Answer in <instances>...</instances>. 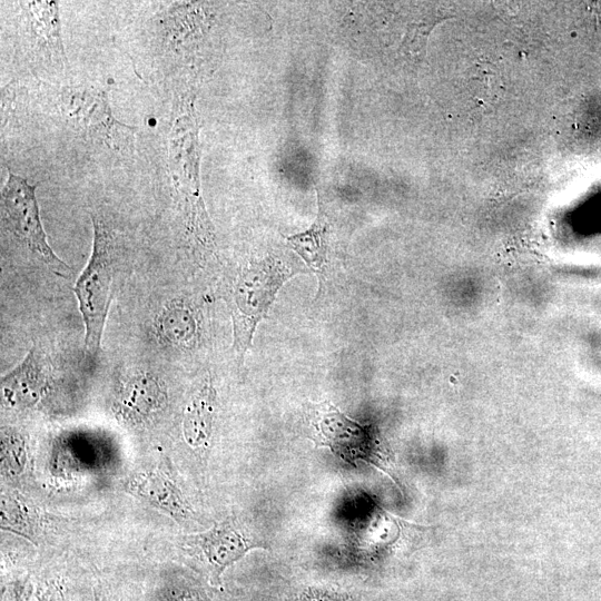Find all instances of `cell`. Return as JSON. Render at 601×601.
<instances>
[{"label": "cell", "mask_w": 601, "mask_h": 601, "mask_svg": "<svg viewBox=\"0 0 601 601\" xmlns=\"http://www.w3.org/2000/svg\"><path fill=\"white\" fill-rule=\"evenodd\" d=\"M122 489L176 522L181 523L193 518L194 512L184 494L175 482L161 471L135 472L124 481Z\"/></svg>", "instance_id": "8fae6325"}, {"label": "cell", "mask_w": 601, "mask_h": 601, "mask_svg": "<svg viewBox=\"0 0 601 601\" xmlns=\"http://www.w3.org/2000/svg\"><path fill=\"white\" fill-rule=\"evenodd\" d=\"M154 594L155 601H214L200 583L180 574L164 578Z\"/></svg>", "instance_id": "2e32d148"}, {"label": "cell", "mask_w": 601, "mask_h": 601, "mask_svg": "<svg viewBox=\"0 0 601 601\" xmlns=\"http://www.w3.org/2000/svg\"><path fill=\"white\" fill-rule=\"evenodd\" d=\"M309 425V439L317 447H327L349 463L365 459L372 441L370 428L344 415L328 401L312 408Z\"/></svg>", "instance_id": "8992f818"}, {"label": "cell", "mask_w": 601, "mask_h": 601, "mask_svg": "<svg viewBox=\"0 0 601 601\" xmlns=\"http://www.w3.org/2000/svg\"><path fill=\"white\" fill-rule=\"evenodd\" d=\"M300 601H347L344 597L331 591L308 589L303 593Z\"/></svg>", "instance_id": "ffe728a7"}, {"label": "cell", "mask_w": 601, "mask_h": 601, "mask_svg": "<svg viewBox=\"0 0 601 601\" xmlns=\"http://www.w3.org/2000/svg\"><path fill=\"white\" fill-rule=\"evenodd\" d=\"M199 322L195 309L183 300L171 302L158 315L159 337L171 346L190 347L198 337Z\"/></svg>", "instance_id": "5bb4252c"}, {"label": "cell", "mask_w": 601, "mask_h": 601, "mask_svg": "<svg viewBox=\"0 0 601 601\" xmlns=\"http://www.w3.org/2000/svg\"><path fill=\"white\" fill-rule=\"evenodd\" d=\"M92 249L79 275L73 292L85 324V349L89 361H96L112 298L116 235L101 215L91 214Z\"/></svg>", "instance_id": "6da1fadb"}, {"label": "cell", "mask_w": 601, "mask_h": 601, "mask_svg": "<svg viewBox=\"0 0 601 601\" xmlns=\"http://www.w3.org/2000/svg\"><path fill=\"white\" fill-rule=\"evenodd\" d=\"M50 377L43 354L32 346L23 359L1 377L6 406L26 410L38 405L49 391Z\"/></svg>", "instance_id": "9c48e42d"}, {"label": "cell", "mask_w": 601, "mask_h": 601, "mask_svg": "<svg viewBox=\"0 0 601 601\" xmlns=\"http://www.w3.org/2000/svg\"><path fill=\"white\" fill-rule=\"evenodd\" d=\"M168 134V167L187 231L199 243L210 244L208 220L198 178V124L193 104H184Z\"/></svg>", "instance_id": "7a4b0ae2"}, {"label": "cell", "mask_w": 601, "mask_h": 601, "mask_svg": "<svg viewBox=\"0 0 601 601\" xmlns=\"http://www.w3.org/2000/svg\"><path fill=\"white\" fill-rule=\"evenodd\" d=\"M95 595L96 601H126L120 597L119 593L108 589H102V587L96 590Z\"/></svg>", "instance_id": "44dd1931"}, {"label": "cell", "mask_w": 601, "mask_h": 601, "mask_svg": "<svg viewBox=\"0 0 601 601\" xmlns=\"http://www.w3.org/2000/svg\"><path fill=\"white\" fill-rule=\"evenodd\" d=\"M292 268L272 256L244 265L231 284L228 306L233 321V346L244 358L258 323L266 317L277 292L293 276Z\"/></svg>", "instance_id": "3957f363"}, {"label": "cell", "mask_w": 601, "mask_h": 601, "mask_svg": "<svg viewBox=\"0 0 601 601\" xmlns=\"http://www.w3.org/2000/svg\"><path fill=\"white\" fill-rule=\"evenodd\" d=\"M0 460L2 474L7 476L20 475L27 465L28 452L23 435L10 427L1 430Z\"/></svg>", "instance_id": "e0dca14e"}, {"label": "cell", "mask_w": 601, "mask_h": 601, "mask_svg": "<svg viewBox=\"0 0 601 601\" xmlns=\"http://www.w3.org/2000/svg\"><path fill=\"white\" fill-rule=\"evenodd\" d=\"M36 601H70L66 582L58 575L45 577L35 588Z\"/></svg>", "instance_id": "ac0fdd59"}, {"label": "cell", "mask_w": 601, "mask_h": 601, "mask_svg": "<svg viewBox=\"0 0 601 601\" xmlns=\"http://www.w3.org/2000/svg\"><path fill=\"white\" fill-rule=\"evenodd\" d=\"M167 400L165 384L158 376L147 371H135L118 381L112 410L122 422L141 426L160 415Z\"/></svg>", "instance_id": "52a82bcc"}, {"label": "cell", "mask_w": 601, "mask_h": 601, "mask_svg": "<svg viewBox=\"0 0 601 601\" xmlns=\"http://www.w3.org/2000/svg\"><path fill=\"white\" fill-rule=\"evenodd\" d=\"M36 185L9 170L1 191V210L6 228L52 273L69 277L71 267L52 250L47 242Z\"/></svg>", "instance_id": "5b68a950"}, {"label": "cell", "mask_w": 601, "mask_h": 601, "mask_svg": "<svg viewBox=\"0 0 601 601\" xmlns=\"http://www.w3.org/2000/svg\"><path fill=\"white\" fill-rule=\"evenodd\" d=\"M316 196L318 210L315 221L307 230L286 236L285 238L290 248L295 250L306 265L318 276L319 290H322V286L326 278V266L328 263L329 223L318 193H316Z\"/></svg>", "instance_id": "4fadbf2b"}, {"label": "cell", "mask_w": 601, "mask_h": 601, "mask_svg": "<svg viewBox=\"0 0 601 601\" xmlns=\"http://www.w3.org/2000/svg\"><path fill=\"white\" fill-rule=\"evenodd\" d=\"M207 563L210 580L220 583L223 572L240 560L249 550L265 548V544L247 533L233 518L216 523L205 532L190 536Z\"/></svg>", "instance_id": "ba28073f"}, {"label": "cell", "mask_w": 601, "mask_h": 601, "mask_svg": "<svg viewBox=\"0 0 601 601\" xmlns=\"http://www.w3.org/2000/svg\"><path fill=\"white\" fill-rule=\"evenodd\" d=\"M1 529L36 543L40 532V518L22 496L13 492H2Z\"/></svg>", "instance_id": "9a60e30c"}, {"label": "cell", "mask_w": 601, "mask_h": 601, "mask_svg": "<svg viewBox=\"0 0 601 601\" xmlns=\"http://www.w3.org/2000/svg\"><path fill=\"white\" fill-rule=\"evenodd\" d=\"M19 3L23 12L27 38L33 52L53 66L63 67L67 59L60 32L58 2L22 1Z\"/></svg>", "instance_id": "30bf717a"}, {"label": "cell", "mask_w": 601, "mask_h": 601, "mask_svg": "<svg viewBox=\"0 0 601 601\" xmlns=\"http://www.w3.org/2000/svg\"><path fill=\"white\" fill-rule=\"evenodd\" d=\"M216 391L205 381L191 395L183 414L181 431L187 445L203 450L209 445L215 417Z\"/></svg>", "instance_id": "7c38bea8"}, {"label": "cell", "mask_w": 601, "mask_h": 601, "mask_svg": "<svg viewBox=\"0 0 601 601\" xmlns=\"http://www.w3.org/2000/svg\"><path fill=\"white\" fill-rule=\"evenodd\" d=\"M58 107L67 124L86 141L114 151L129 146L135 127L112 115L107 91L93 87H67L58 96Z\"/></svg>", "instance_id": "277c9868"}, {"label": "cell", "mask_w": 601, "mask_h": 601, "mask_svg": "<svg viewBox=\"0 0 601 601\" xmlns=\"http://www.w3.org/2000/svg\"><path fill=\"white\" fill-rule=\"evenodd\" d=\"M35 588L29 575L2 581L1 601H30Z\"/></svg>", "instance_id": "d6986e66"}]
</instances>
